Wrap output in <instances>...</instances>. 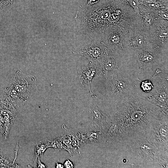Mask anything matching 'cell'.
Here are the masks:
<instances>
[{"label":"cell","mask_w":168,"mask_h":168,"mask_svg":"<svg viewBox=\"0 0 168 168\" xmlns=\"http://www.w3.org/2000/svg\"><path fill=\"white\" fill-rule=\"evenodd\" d=\"M100 0H87L86 5L87 6H91L96 3L99 2Z\"/></svg>","instance_id":"d4e9b609"},{"label":"cell","mask_w":168,"mask_h":168,"mask_svg":"<svg viewBox=\"0 0 168 168\" xmlns=\"http://www.w3.org/2000/svg\"><path fill=\"white\" fill-rule=\"evenodd\" d=\"M151 81L154 87L144 98L161 108H168V78L156 77Z\"/></svg>","instance_id":"ba28073f"},{"label":"cell","mask_w":168,"mask_h":168,"mask_svg":"<svg viewBox=\"0 0 168 168\" xmlns=\"http://www.w3.org/2000/svg\"><path fill=\"white\" fill-rule=\"evenodd\" d=\"M133 32L119 28H111L105 31L97 41L103 44L110 52L117 54L119 51L125 49L124 40Z\"/></svg>","instance_id":"8992f818"},{"label":"cell","mask_w":168,"mask_h":168,"mask_svg":"<svg viewBox=\"0 0 168 168\" xmlns=\"http://www.w3.org/2000/svg\"><path fill=\"white\" fill-rule=\"evenodd\" d=\"M168 119L160 118L156 124L147 137L161 150H168Z\"/></svg>","instance_id":"8fae6325"},{"label":"cell","mask_w":168,"mask_h":168,"mask_svg":"<svg viewBox=\"0 0 168 168\" xmlns=\"http://www.w3.org/2000/svg\"><path fill=\"white\" fill-rule=\"evenodd\" d=\"M47 145L42 143L41 142H40L38 143L36 147L33 159V165L35 167L37 166L38 159L43 156L44 151L49 147Z\"/></svg>","instance_id":"d6986e66"},{"label":"cell","mask_w":168,"mask_h":168,"mask_svg":"<svg viewBox=\"0 0 168 168\" xmlns=\"http://www.w3.org/2000/svg\"><path fill=\"white\" fill-rule=\"evenodd\" d=\"M108 51V49L100 42L92 40L90 45L83 47L78 51H73V53L85 57L89 62H99Z\"/></svg>","instance_id":"7c38bea8"},{"label":"cell","mask_w":168,"mask_h":168,"mask_svg":"<svg viewBox=\"0 0 168 168\" xmlns=\"http://www.w3.org/2000/svg\"><path fill=\"white\" fill-rule=\"evenodd\" d=\"M0 99L11 104L19 111L26 102L15 90L9 86L1 94Z\"/></svg>","instance_id":"9a60e30c"},{"label":"cell","mask_w":168,"mask_h":168,"mask_svg":"<svg viewBox=\"0 0 168 168\" xmlns=\"http://www.w3.org/2000/svg\"><path fill=\"white\" fill-rule=\"evenodd\" d=\"M122 2L132 7L138 15L139 8L142 0H121Z\"/></svg>","instance_id":"44dd1931"},{"label":"cell","mask_w":168,"mask_h":168,"mask_svg":"<svg viewBox=\"0 0 168 168\" xmlns=\"http://www.w3.org/2000/svg\"><path fill=\"white\" fill-rule=\"evenodd\" d=\"M156 12L158 19L168 20V8L156 10Z\"/></svg>","instance_id":"7402d4cb"},{"label":"cell","mask_w":168,"mask_h":168,"mask_svg":"<svg viewBox=\"0 0 168 168\" xmlns=\"http://www.w3.org/2000/svg\"><path fill=\"white\" fill-rule=\"evenodd\" d=\"M105 79V102H112L138 91L140 82L136 77L119 69L108 72Z\"/></svg>","instance_id":"5b68a950"},{"label":"cell","mask_w":168,"mask_h":168,"mask_svg":"<svg viewBox=\"0 0 168 168\" xmlns=\"http://www.w3.org/2000/svg\"><path fill=\"white\" fill-rule=\"evenodd\" d=\"M102 69L99 62H89L88 66L78 72L79 80L82 86L88 87L92 97H97L92 92L91 87L92 80L96 76H100L102 73Z\"/></svg>","instance_id":"5bb4252c"},{"label":"cell","mask_w":168,"mask_h":168,"mask_svg":"<svg viewBox=\"0 0 168 168\" xmlns=\"http://www.w3.org/2000/svg\"><path fill=\"white\" fill-rule=\"evenodd\" d=\"M13 163L10 157L0 153V168L13 167Z\"/></svg>","instance_id":"ffe728a7"},{"label":"cell","mask_w":168,"mask_h":168,"mask_svg":"<svg viewBox=\"0 0 168 168\" xmlns=\"http://www.w3.org/2000/svg\"><path fill=\"white\" fill-rule=\"evenodd\" d=\"M128 168H167L168 150L160 149L147 137L121 145Z\"/></svg>","instance_id":"3957f363"},{"label":"cell","mask_w":168,"mask_h":168,"mask_svg":"<svg viewBox=\"0 0 168 168\" xmlns=\"http://www.w3.org/2000/svg\"><path fill=\"white\" fill-rule=\"evenodd\" d=\"M14 0H0V10L4 9L11 5Z\"/></svg>","instance_id":"603a6c76"},{"label":"cell","mask_w":168,"mask_h":168,"mask_svg":"<svg viewBox=\"0 0 168 168\" xmlns=\"http://www.w3.org/2000/svg\"><path fill=\"white\" fill-rule=\"evenodd\" d=\"M141 4L155 10L168 8L167 0H143Z\"/></svg>","instance_id":"ac0fdd59"},{"label":"cell","mask_w":168,"mask_h":168,"mask_svg":"<svg viewBox=\"0 0 168 168\" xmlns=\"http://www.w3.org/2000/svg\"><path fill=\"white\" fill-rule=\"evenodd\" d=\"M89 118L95 130L103 133L108 123L109 118L104 105L95 104L92 100Z\"/></svg>","instance_id":"4fadbf2b"},{"label":"cell","mask_w":168,"mask_h":168,"mask_svg":"<svg viewBox=\"0 0 168 168\" xmlns=\"http://www.w3.org/2000/svg\"><path fill=\"white\" fill-rule=\"evenodd\" d=\"M119 69L138 77L142 70L168 69V50L154 47L150 51L125 48L118 55Z\"/></svg>","instance_id":"277c9868"},{"label":"cell","mask_w":168,"mask_h":168,"mask_svg":"<svg viewBox=\"0 0 168 168\" xmlns=\"http://www.w3.org/2000/svg\"><path fill=\"white\" fill-rule=\"evenodd\" d=\"M64 165L66 168H73L74 166L72 162L68 160L66 161Z\"/></svg>","instance_id":"484cf974"},{"label":"cell","mask_w":168,"mask_h":168,"mask_svg":"<svg viewBox=\"0 0 168 168\" xmlns=\"http://www.w3.org/2000/svg\"><path fill=\"white\" fill-rule=\"evenodd\" d=\"M142 25L145 27H149L158 19L156 10L151 9L141 4L138 14Z\"/></svg>","instance_id":"e0dca14e"},{"label":"cell","mask_w":168,"mask_h":168,"mask_svg":"<svg viewBox=\"0 0 168 168\" xmlns=\"http://www.w3.org/2000/svg\"><path fill=\"white\" fill-rule=\"evenodd\" d=\"M64 166L62 165V164L58 163H56V168H63Z\"/></svg>","instance_id":"83f0119b"},{"label":"cell","mask_w":168,"mask_h":168,"mask_svg":"<svg viewBox=\"0 0 168 168\" xmlns=\"http://www.w3.org/2000/svg\"><path fill=\"white\" fill-rule=\"evenodd\" d=\"M109 118L104 133L107 145L113 147L148 137L160 121V107L136 91L112 102H105Z\"/></svg>","instance_id":"6da1fadb"},{"label":"cell","mask_w":168,"mask_h":168,"mask_svg":"<svg viewBox=\"0 0 168 168\" xmlns=\"http://www.w3.org/2000/svg\"><path fill=\"white\" fill-rule=\"evenodd\" d=\"M118 56L109 51L99 62L102 69V74L105 75L109 72L119 69Z\"/></svg>","instance_id":"2e32d148"},{"label":"cell","mask_w":168,"mask_h":168,"mask_svg":"<svg viewBox=\"0 0 168 168\" xmlns=\"http://www.w3.org/2000/svg\"><path fill=\"white\" fill-rule=\"evenodd\" d=\"M4 117L0 114V133L3 135L4 133Z\"/></svg>","instance_id":"cb8c5ba5"},{"label":"cell","mask_w":168,"mask_h":168,"mask_svg":"<svg viewBox=\"0 0 168 168\" xmlns=\"http://www.w3.org/2000/svg\"><path fill=\"white\" fill-rule=\"evenodd\" d=\"M123 44L125 48L138 50L150 51L155 47L149 38V27L133 32L129 37L124 40Z\"/></svg>","instance_id":"30bf717a"},{"label":"cell","mask_w":168,"mask_h":168,"mask_svg":"<svg viewBox=\"0 0 168 168\" xmlns=\"http://www.w3.org/2000/svg\"><path fill=\"white\" fill-rule=\"evenodd\" d=\"M149 37L153 45L168 50V21L158 19L149 27Z\"/></svg>","instance_id":"9c48e42d"},{"label":"cell","mask_w":168,"mask_h":168,"mask_svg":"<svg viewBox=\"0 0 168 168\" xmlns=\"http://www.w3.org/2000/svg\"><path fill=\"white\" fill-rule=\"evenodd\" d=\"M37 167L39 168H43L46 167V166L42 163L40 161V158L38 159L37 162Z\"/></svg>","instance_id":"4316f807"},{"label":"cell","mask_w":168,"mask_h":168,"mask_svg":"<svg viewBox=\"0 0 168 168\" xmlns=\"http://www.w3.org/2000/svg\"><path fill=\"white\" fill-rule=\"evenodd\" d=\"M9 86L26 102L36 87V78L34 76L26 75L18 70L12 77Z\"/></svg>","instance_id":"52a82bcc"},{"label":"cell","mask_w":168,"mask_h":168,"mask_svg":"<svg viewBox=\"0 0 168 168\" xmlns=\"http://www.w3.org/2000/svg\"><path fill=\"white\" fill-rule=\"evenodd\" d=\"M121 0H100L91 6H80L74 19L80 31L98 41L107 30L116 26V9Z\"/></svg>","instance_id":"7a4b0ae2"}]
</instances>
